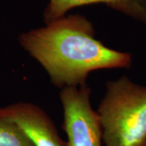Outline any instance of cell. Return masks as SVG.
<instances>
[{
  "instance_id": "1",
  "label": "cell",
  "mask_w": 146,
  "mask_h": 146,
  "mask_svg": "<svg viewBox=\"0 0 146 146\" xmlns=\"http://www.w3.org/2000/svg\"><path fill=\"white\" fill-rule=\"evenodd\" d=\"M20 43L58 87L85 85L91 71L131 64L129 54L108 48L95 39L92 25L79 15L64 16L23 33Z\"/></svg>"
},
{
  "instance_id": "2",
  "label": "cell",
  "mask_w": 146,
  "mask_h": 146,
  "mask_svg": "<svg viewBox=\"0 0 146 146\" xmlns=\"http://www.w3.org/2000/svg\"><path fill=\"white\" fill-rule=\"evenodd\" d=\"M98 112L106 146H143L146 141V87L123 77L109 82Z\"/></svg>"
},
{
  "instance_id": "3",
  "label": "cell",
  "mask_w": 146,
  "mask_h": 146,
  "mask_svg": "<svg viewBox=\"0 0 146 146\" xmlns=\"http://www.w3.org/2000/svg\"><path fill=\"white\" fill-rule=\"evenodd\" d=\"M91 90L86 85L64 87L60 98L64 110L63 130L68 146H102L99 115L91 106Z\"/></svg>"
},
{
  "instance_id": "4",
  "label": "cell",
  "mask_w": 146,
  "mask_h": 146,
  "mask_svg": "<svg viewBox=\"0 0 146 146\" xmlns=\"http://www.w3.org/2000/svg\"><path fill=\"white\" fill-rule=\"evenodd\" d=\"M3 110L35 146H68L67 142L60 137L48 115L37 106L18 102L4 107Z\"/></svg>"
},
{
  "instance_id": "5",
  "label": "cell",
  "mask_w": 146,
  "mask_h": 146,
  "mask_svg": "<svg viewBox=\"0 0 146 146\" xmlns=\"http://www.w3.org/2000/svg\"><path fill=\"white\" fill-rule=\"evenodd\" d=\"M131 0H50L43 13L45 23L64 17V14L73 8L94 3H105L128 13Z\"/></svg>"
},
{
  "instance_id": "6",
  "label": "cell",
  "mask_w": 146,
  "mask_h": 146,
  "mask_svg": "<svg viewBox=\"0 0 146 146\" xmlns=\"http://www.w3.org/2000/svg\"><path fill=\"white\" fill-rule=\"evenodd\" d=\"M0 146H35L17 124L0 108Z\"/></svg>"
},
{
  "instance_id": "7",
  "label": "cell",
  "mask_w": 146,
  "mask_h": 146,
  "mask_svg": "<svg viewBox=\"0 0 146 146\" xmlns=\"http://www.w3.org/2000/svg\"><path fill=\"white\" fill-rule=\"evenodd\" d=\"M143 146H146V141H145V144H144Z\"/></svg>"
}]
</instances>
